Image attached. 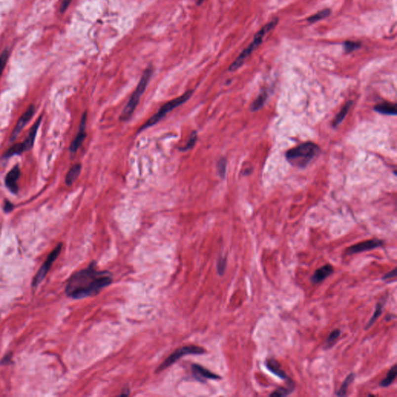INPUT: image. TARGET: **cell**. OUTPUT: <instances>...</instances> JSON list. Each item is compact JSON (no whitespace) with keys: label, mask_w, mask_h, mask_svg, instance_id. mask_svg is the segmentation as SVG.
<instances>
[{"label":"cell","mask_w":397,"mask_h":397,"mask_svg":"<svg viewBox=\"0 0 397 397\" xmlns=\"http://www.w3.org/2000/svg\"><path fill=\"white\" fill-rule=\"evenodd\" d=\"M9 53L7 49H5V50L2 51V54H0V76H2L5 65L7 64L8 59H9Z\"/></svg>","instance_id":"28"},{"label":"cell","mask_w":397,"mask_h":397,"mask_svg":"<svg viewBox=\"0 0 397 397\" xmlns=\"http://www.w3.org/2000/svg\"><path fill=\"white\" fill-rule=\"evenodd\" d=\"M397 105L390 102H383L378 103L374 107V110L379 114L385 115L395 116L397 114Z\"/></svg>","instance_id":"16"},{"label":"cell","mask_w":397,"mask_h":397,"mask_svg":"<svg viewBox=\"0 0 397 397\" xmlns=\"http://www.w3.org/2000/svg\"><path fill=\"white\" fill-rule=\"evenodd\" d=\"M192 94H193V91H187V92H185L184 94L182 95V96H179V97L175 98V99L170 100L169 102L165 103L155 115L152 116V118L147 121V123H145V124L141 126V128L140 129L139 131H142V130H145V129L151 127V126H154V125H156V123H159V121L161 120V119H163V118L167 115V114L171 112L172 110H173L174 109L176 108V107H179L181 105L183 104L185 102L187 101V100L191 97Z\"/></svg>","instance_id":"5"},{"label":"cell","mask_w":397,"mask_h":397,"mask_svg":"<svg viewBox=\"0 0 397 397\" xmlns=\"http://www.w3.org/2000/svg\"><path fill=\"white\" fill-rule=\"evenodd\" d=\"M391 317H392V315H387V318H386V320L390 321V320H392L393 319H395L396 318V317H393V318H391Z\"/></svg>","instance_id":"34"},{"label":"cell","mask_w":397,"mask_h":397,"mask_svg":"<svg viewBox=\"0 0 397 397\" xmlns=\"http://www.w3.org/2000/svg\"><path fill=\"white\" fill-rule=\"evenodd\" d=\"M268 94L266 90L262 91L260 94L258 95L255 101L253 102L251 105V111H258L263 107L266 100H267Z\"/></svg>","instance_id":"19"},{"label":"cell","mask_w":397,"mask_h":397,"mask_svg":"<svg viewBox=\"0 0 397 397\" xmlns=\"http://www.w3.org/2000/svg\"><path fill=\"white\" fill-rule=\"evenodd\" d=\"M71 2H72V0H63L62 5H61V8H60V12L62 13H65L70 5Z\"/></svg>","instance_id":"33"},{"label":"cell","mask_w":397,"mask_h":397,"mask_svg":"<svg viewBox=\"0 0 397 397\" xmlns=\"http://www.w3.org/2000/svg\"><path fill=\"white\" fill-rule=\"evenodd\" d=\"M340 335H341V330H338V329L333 330L332 332L329 334L328 338L326 340L324 349H330L335 344L336 341L339 338Z\"/></svg>","instance_id":"24"},{"label":"cell","mask_w":397,"mask_h":397,"mask_svg":"<svg viewBox=\"0 0 397 397\" xmlns=\"http://www.w3.org/2000/svg\"><path fill=\"white\" fill-rule=\"evenodd\" d=\"M265 364H266L268 370L274 374L275 376H277V377L280 378L284 381L286 382L287 384H293V380L282 370L281 365L277 360L273 359V358H268V359H266Z\"/></svg>","instance_id":"13"},{"label":"cell","mask_w":397,"mask_h":397,"mask_svg":"<svg viewBox=\"0 0 397 397\" xmlns=\"http://www.w3.org/2000/svg\"><path fill=\"white\" fill-rule=\"evenodd\" d=\"M14 209V205L12 202H9V200H5L4 202L3 210L5 213H10L13 209Z\"/></svg>","instance_id":"32"},{"label":"cell","mask_w":397,"mask_h":397,"mask_svg":"<svg viewBox=\"0 0 397 397\" xmlns=\"http://www.w3.org/2000/svg\"><path fill=\"white\" fill-rule=\"evenodd\" d=\"M397 375V365H394L392 368H390V371L387 374V377L385 378L379 383V386L381 387H388L390 385L394 383Z\"/></svg>","instance_id":"21"},{"label":"cell","mask_w":397,"mask_h":397,"mask_svg":"<svg viewBox=\"0 0 397 397\" xmlns=\"http://www.w3.org/2000/svg\"><path fill=\"white\" fill-rule=\"evenodd\" d=\"M278 19L276 18L272 20L269 24L264 26L262 29L257 33L254 40L250 43V45L247 48L244 49V51H242L240 55L237 58L235 62L231 64V66L229 67V71L235 72V71L238 70L244 64V61L247 59V57L250 56V54L255 51L258 46L260 45L262 40H263L264 37L266 36L269 31H272L273 28L276 27V26L278 24Z\"/></svg>","instance_id":"4"},{"label":"cell","mask_w":397,"mask_h":397,"mask_svg":"<svg viewBox=\"0 0 397 397\" xmlns=\"http://www.w3.org/2000/svg\"><path fill=\"white\" fill-rule=\"evenodd\" d=\"M383 244H384L383 240L379 239H370L348 247L346 249V255H352L363 251H371L377 247H383Z\"/></svg>","instance_id":"8"},{"label":"cell","mask_w":397,"mask_h":397,"mask_svg":"<svg viewBox=\"0 0 397 397\" xmlns=\"http://www.w3.org/2000/svg\"><path fill=\"white\" fill-rule=\"evenodd\" d=\"M330 14V9H323V10L319 11L316 14L310 16V17L307 19V21L310 22V23H315V22H318L319 21V20L326 18V17H327Z\"/></svg>","instance_id":"25"},{"label":"cell","mask_w":397,"mask_h":397,"mask_svg":"<svg viewBox=\"0 0 397 397\" xmlns=\"http://www.w3.org/2000/svg\"><path fill=\"white\" fill-rule=\"evenodd\" d=\"M385 303H386V300H383V302H379V303L376 304V311H375V313H374L373 316L371 318L370 320L368 321V323H367L366 326H365V330H368V328H370L372 325L375 323V322L379 319V317L381 316V314H383V307H385Z\"/></svg>","instance_id":"20"},{"label":"cell","mask_w":397,"mask_h":397,"mask_svg":"<svg viewBox=\"0 0 397 397\" xmlns=\"http://www.w3.org/2000/svg\"><path fill=\"white\" fill-rule=\"evenodd\" d=\"M152 74H153V69L152 67L148 68L145 71L135 91L132 94L130 99H129L128 103L123 109V112L121 113L120 118H119L121 121L128 120L131 118L132 114H134L136 107L139 103L141 96L145 92V89L149 83Z\"/></svg>","instance_id":"3"},{"label":"cell","mask_w":397,"mask_h":397,"mask_svg":"<svg viewBox=\"0 0 397 397\" xmlns=\"http://www.w3.org/2000/svg\"><path fill=\"white\" fill-rule=\"evenodd\" d=\"M334 273V268L330 264H327L319 269H317L311 278L313 284H319L323 282L325 278L330 277Z\"/></svg>","instance_id":"15"},{"label":"cell","mask_w":397,"mask_h":397,"mask_svg":"<svg viewBox=\"0 0 397 397\" xmlns=\"http://www.w3.org/2000/svg\"><path fill=\"white\" fill-rule=\"evenodd\" d=\"M42 118L43 117L40 116V118H38L36 122L34 123L25 141L24 142L20 143V145L23 152H27V151H30L34 146L38 129L40 127V123H41Z\"/></svg>","instance_id":"14"},{"label":"cell","mask_w":397,"mask_h":397,"mask_svg":"<svg viewBox=\"0 0 397 397\" xmlns=\"http://www.w3.org/2000/svg\"><path fill=\"white\" fill-rule=\"evenodd\" d=\"M206 350L201 347L196 346V345H188V346L182 347L179 349H176L175 352H172L166 359L163 361L162 364L158 368L157 372L166 369L168 367L171 366L172 364L180 359L181 357L189 355H202L205 354Z\"/></svg>","instance_id":"6"},{"label":"cell","mask_w":397,"mask_h":397,"mask_svg":"<svg viewBox=\"0 0 397 397\" xmlns=\"http://www.w3.org/2000/svg\"><path fill=\"white\" fill-rule=\"evenodd\" d=\"M227 164H228V161H227V159H224V158L220 159L218 162H217V172H218L220 177L222 178V179L225 177Z\"/></svg>","instance_id":"26"},{"label":"cell","mask_w":397,"mask_h":397,"mask_svg":"<svg viewBox=\"0 0 397 397\" xmlns=\"http://www.w3.org/2000/svg\"><path fill=\"white\" fill-rule=\"evenodd\" d=\"M62 246H63L62 243H60V244H58V246L49 254L45 262H43L41 267L39 269V271L37 273L36 276H35L34 280H33V288H36L37 286L44 279L47 273H48L49 270L51 269V266H52L53 263H54V261L56 260L60 253L62 251Z\"/></svg>","instance_id":"7"},{"label":"cell","mask_w":397,"mask_h":397,"mask_svg":"<svg viewBox=\"0 0 397 397\" xmlns=\"http://www.w3.org/2000/svg\"><path fill=\"white\" fill-rule=\"evenodd\" d=\"M86 119L87 115L86 113H84L83 115L81 117V122H80L79 130L78 134L75 137L73 142L71 144L70 150L71 153H76L77 151L81 148V145L83 144L85 141V137H86Z\"/></svg>","instance_id":"9"},{"label":"cell","mask_w":397,"mask_h":397,"mask_svg":"<svg viewBox=\"0 0 397 397\" xmlns=\"http://www.w3.org/2000/svg\"><path fill=\"white\" fill-rule=\"evenodd\" d=\"M20 176V168L19 164H16L15 166L11 168L10 171L5 175V186L13 194H16L18 193L19 187L18 185H17V181H18Z\"/></svg>","instance_id":"11"},{"label":"cell","mask_w":397,"mask_h":397,"mask_svg":"<svg viewBox=\"0 0 397 397\" xmlns=\"http://www.w3.org/2000/svg\"><path fill=\"white\" fill-rule=\"evenodd\" d=\"M294 387L295 386H288V387H278L277 390H275L274 392H273L271 394H270V397H281L289 395V394H292V393L293 392Z\"/></svg>","instance_id":"23"},{"label":"cell","mask_w":397,"mask_h":397,"mask_svg":"<svg viewBox=\"0 0 397 397\" xmlns=\"http://www.w3.org/2000/svg\"><path fill=\"white\" fill-rule=\"evenodd\" d=\"M355 377H356L355 373L349 374V376H347L345 381L342 383V385H341V388L339 389L338 392L336 393V396H338V397H345V396L347 395V392H348V389L350 387V385L352 384V382L355 380Z\"/></svg>","instance_id":"22"},{"label":"cell","mask_w":397,"mask_h":397,"mask_svg":"<svg viewBox=\"0 0 397 397\" xmlns=\"http://www.w3.org/2000/svg\"><path fill=\"white\" fill-rule=\"evenodd\" d=\"M397 268H395L393 271L389 272L388 273H387V274L385 275V276H383L382 279H383V281L387 279H392V278H395L396 277H397Z\"/></svg>","instance_id":"31"},{"label":"cell","mask_w":397,"mask_h":397,"mask_svg":"<svg viewBox=\"0 0 397 397\" xmlns=\"http://www.w3.org/2000/svg\"><path fill=\"white\" fill-rule=\"evenodd\" d=\"M191 369L194 377L199 382H204L206 379H213V380L221 379V377L217 374L213 373L208 370L207 368H204L203 366H201L198 364L192 365Z\"/></svg>","instance_id":"12"},{"label":"cell","mask_w":397,"mask_h":397,"mask_svg":"<svg viewBox=\"0 0 397 397\" xmlns=\"http://www.w3.org/2000/svg\"><path fill=\"white\" fill-rule=\"evenodd\" d=\"M352 105H353V102H347L346 104L344 106L343 108L341 109V111L338 113V115L336 116V118H334V121H333V126H334V127L338 126L340 123H341V122L343 121L347 114L349 113V110H350Z\"/></svg>","instance_id":"18"},{"label":"cell","mask_w":397,"mask_h":397,"mask_svg":"<svg viewBox=\"0 0 397 397\" xmlns=\"http://www.w3.org/2000/svg\"><path fill=\"white\" fill-rule=\"evenodd\" d=\"M35 113V106H34V105H31V106L27 108V110H26V112L21 116V118L19 119L18 122H17L16 126H15V128L13 129V132H12V134H11L10 141H14V140L16 139L17 136L20 134V132L24 129V126H25L27 123H29V121L31 120V118H33V116H34Z\"/></svg>","instance_id":"10"},{"label":"cell","mask_w":397,"mask_h":397,"mask_svg":"<svg viewBox=\"0 0 397 397\" xmlns=\"http://www.w3.org/2000/svg\"><path fill=\"white\" fill-rule=\"evenodd\" d=\"M113 282L112 273L99 271L96 262H92L86 269L74 273L69 278L65 288V293L75 300L92 297Z\"/></svg>","instance_id":"1"},{"label":"cell","mask_w":397,"mask_h":397,"mask_svg":"<svg viewBox=\"0 0 397 397\" xmlns=\"http://www.w3.org/2000/svg\"><path fill=\"white\" fill-rule=\"evenodd\" d=\"M204 1H205V0H197V4H198V5H199V4L202 3V2H204Z\"/></svg>","instance_id":"35"},{"label":"cell","mask_w":397,"mask_h":397,"mask_svg":"<svg viewBox=\"0 0 397 397\" xmlns=\"http://www.w3.org/2000/svg\"><path fill=\"white\" fill-rule=\"evenodd\" d=\"M226 266H227V258L224 257L220 256L218 262H217V270L220 276L224 275L225 272Z\"/></svg>","instance_id":"30"},{"label":"cell","mask_w":397,"mask_h":397,"mask_svg":"<svg viewBox=\"0 0 397 397\" xmlns=\"http://www.w3.org/2000/svg\"><path fill=\"white\" fill-rule=\"evenodd\" d=\"M197 131H194L193 133H192L191 135H190V139H189L188 142L186 143V145H185L184 147L180 148V150L183 151V152H186V151L190 150L191 148H194V145H195L196 143H197Z\"/></svg>","instance_id":"27"},{"label":"cell","mask_w":397,"mask_h":397,"mask_svg":"<svg viewBox=\"0 0 397 397\" xmlns=\"http://www.w3.org/2000/svg\"><path fill=\"white\" fill-rule=\"evenodd\" d=\"M320 152V148L313 142L303 143L292 148L285 154L288 162L298 168H305Z\"/></svg>","instance_id":"2"},{"label":"cell","mask_w":397,"mask_h":397,"mask_svg":"<svg viewBox=\"0 0 397 397\" xmlns=\"http://www.w3.org/2000/svg\"><path fill=\"white\" fill-rule=\"evenodd\" d=\"M360 47H361V44L357 42L346 41L344 43V48L346 53L352 52V51L357 50V48H359Z\"/></svg>","instance_id":"29"},{"label":"cell","mask_w":397,"mask_h":397,"mask_svg":"<svg viewBox=\"0 0 397 397\" xmlns=\"http://www.w3.org/2000/svg\"><path fill=\"white\" fill-rule=\"evenodd\" d=\"M81 171V164H76L69 169L66 177H65V183L67 186H72L73 183L77 180Z\"/></svg>","instance_id":"17"}]
</instances>
